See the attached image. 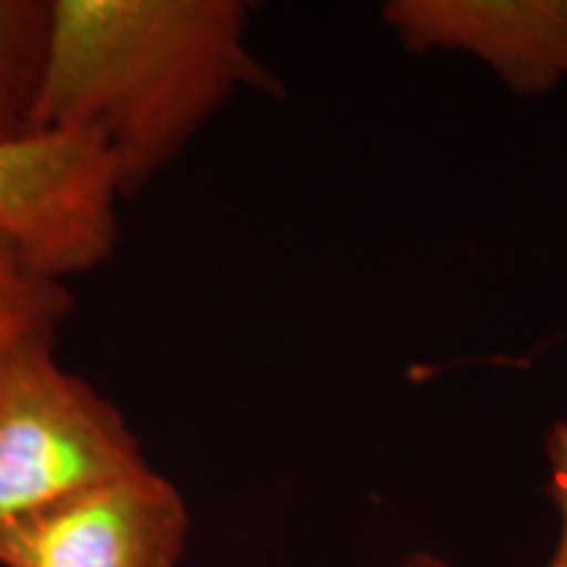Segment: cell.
<instances>
[{"label": "cell", "instance_id": "5b68a950", "mask_svg": "<svg viewBox=\"0 0 567 567\" xmlns=\"http://www.w3.org/2000/svg\"><path fill=\"white\" fill-rule=\"evenodd\" d=\"M381 21L408 53L481 61L515 97L567 84V0H389Z\"/></svg>", "mask_w": 567, "mask_h": 567}, {"label": "cell", "instance_id": "8992f818", "mask_svg": "<svg viewBox=\"0 0 567 567\" xmlns=\"http://www.w3.org/2000/svg\"><path fill=\"white\" fill-rule=\"evenodd\" d=\"M51 30L53 0H0V142L34 134Z\"/></svg>", "mask_w": 567, "mask_h": 567}, {"label": "cell", "instance_id": "7a4b0ae2", "mask_svg": "<svg viewBox=\"0 0 567 567\" xmlns=\"http://www.w3.org/2000/svg\"><path fill=\"white\" fill-rule=\"evenodd\" d=\"M55 331L0 342V538L84 488L151 465L122 410L55 358Z\"/></svg>", "mask_w": 567, "mask_h": 567}, {"label": "cell", "instance_id": "ba28073f", "mask_svg": "<svg viewBox=\"0 0 567 567\" xmlns=\"http://www.w3.org/2000/svg\"><path fill=\"white\" fill-rule=\"evenodd\" d=\"M544 455H547V488L559 515V534L551 555L542 567H567V417L551 423L544 436Z\"/></svg>", "mask_w": 567, "mask_h": 567}, {"label": "cell", "instance_id": "52a82bcc", "mask_svg": "<svg viewBox=\"0 0 567 567\" xmlns=\"http://www.w3.org/2000/svg\"><path fill=\"white\" fill-rule=\"evenodd\" d=\"M71 305L63 281L32 271L0 237V342L21 331L59 329Z\"/></svg>", "mask_w": 567, "mask_h": 567}, {"label": "cell", "instance_id": "277c9868", "mask_svg": "<svg viewBox=\"0 0 567 567\" xmlns=\"http://www.w3.org/2000/svg\"><path fill=\"white\" fill-rule=\"evenodd\" d=\"M189 509L151 465L69 496L0 538V567H176Z\"/></svg>", "mask_w": 567, "mask_h": 567}, {"label": "cell", "instance_id": "9c48e42d", "mask_svg": "<svg viewBox=\"0 0 567 567\" xmlns=\"http://www.w3.org/2000/svg\"><path fill=\"white\" fill-rule=\"evenodd\" d=\"M400 567H452V565L446 563L444 557L431 555V551H413V555L402 559Z\"/></svg>", "mask_w": 567, "mask_h": 567}, {"label": "cell", "instance_id": "3957f363", "mask_svg": "<svg viewBox=\"0 0 567 567\" xmlns=\"http://www.w3.org/2000/svg\"><path fill=\"white\" fill-rule=\"evenodd\" d=\"M122 203L95 132H34L0 142V237L32 271L66 281L101 268L118 239Z\"/></svg>", "mask_w": 567, "mask_h": 567}, {"label": "cell", "instance_id": "6da1fadb", "mask_svg": "<svg viewBox=\"0 0 567 567\" xmlns=\"http://www.w3.org/2000/svg\"><path fill=\"white\" fill-rule=\"evenodd\" d=\"M250 17L245 0H53L34 132H95L132 200L239 92H281Z\"/></svg>", "mask_w": 567, "mask_h": 567}]
</instances>
